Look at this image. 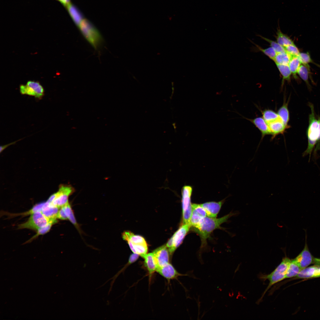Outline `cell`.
<instances>
[{"label":"cell","mask_w":320,"mask_h":320,"mask_svg":"<svg viewBox=\"0 0 320 320\" xmlns=\"http://www.w3.org/2000/svg\"><path fill=\"white\" fill-rule=\"evenodd\" d=\"M308 105L311 108V113L309 115V125L306 132L308 145L303 156L309 155V161L312 153H313L314 159H316L318 152L320 150V116L316 115L312 103L308 102Z\"/></svg>","instance_id":"1"},{"label":"cell","mask_w":320,"mask_h":320,"mask_svg":"<svg viewBox=\"0 0 320 320\" xmlns=\"http://www.w3.org/2000/svg\"><path fill=\"white\" fill-rule=\"evenodd\" d=\"M232 215L229 214L218 218L206 216L201 220L194 229L201 237L202 244L206 243L207 239L213 231L226 222Z\"/></svg>","instance_id":"2"},{"label":"cell","mask_w":320,"mask_h":320,"mask_svg":"<svg viewBox=\"0 0 320 320\" xmlns=\"http://www.w3.org/2000/svg\"><path fill=\"white\" fill-rule=\"evenodd\" d=\"M83 36L95 49H97L103 39L97 29L89 21L84 19L78 27Z\"/></svg>","instance_id":"3"},{"label":"cell","mask_w":320,"mask_h":320,"mask_svg":"<svg viewBox=\"0 0 320 320\" xmlns=\"http://www.w3.org/2000/svg\"><path fill=\"white\" fill-rule=\"evenodd\" d=\"M291 261V260L288 257L284 258L272 272L262 277L263 279H268L269 282L263 296L272 286L286 279V273Z\"/></svg>","instance_id":"4"},{"label":"cell","mask_w":320,"mask_h":320,"mask_svg":"<svg viewBox=\"0 0 320 320\" xmlns=\"http://www.w3.org/2000/svg\"><path fill=\"white\" fill-rule=\"evenodd\" d=\"M192 187L189 185L184 186L182 189L183 224L189 223L192 211L191 196Z\"/></svg>","instance_id":"5"},{"label":"cell","mask_w":320,"mask_h":320,"mask_svg":"<svg viewBox=\"0 0 320 320\" xmlns=\"http://www.w3.org/2000/svg\"><path fill=\"white\" fill-rule=\"evenodd\" d=\"M52 219L47 217L41 212H36L31 215L26 222L18 225V228H27L37 231L46 225Z\"/></svg>","instance_id":"6"},{"label":"cell","mask_w":320,"mask_h":320,"mask_svg":"<svg viewBox=\"0 0 320 320\" xmlns=\"http://www.w3.org/2000/svg\"><path fill=\"white\" fill-rule=\"evenodd\" d=\"M191 227L190 223L183 224L168 240L166 245L170 255L181 244Z\"/></svg>","instance_id":"7"},{"label":"cell","mask_w":320,"mask_h":320,"mask_svg":"<svg viewBox=\"0 0 320 320\" xmlns=\"http://www.w3.org/2000/svg\"><path fill=\"white\" fill-rule=\"evenodd\" d=\"M20 91L22 95L34 96L41 99L44 95V89L42 86L38 81H28L25 85L21 84L20 86Z\"/></svg>","instance_id":"8"},{"label":"cell","mask_w":320,"mask_h":320,"mask_svg":"<svg viewBox=\"0 0 320 320\" xmlns=\"http://www.w3.org/2000/svg\"><path fill=\"white\" fill-rule=\"evenodd\" d=\"M73 192V188L71 186L68 185H61L58 191L56 193L55 198L51 204L55 206L61 208L68 202L69 197Z\"/></svg>","instance_id":"9"},{"label":"cell","mask_w":320,"mask_h":320,"mask_svg":"<svg viewBox=\"0 0 320 320\" xmlns=\"http://www.w3.org/2000/svg\"><path fill=\"white\" fill-rule=\"evenodd\" d=\"M313 258L306 244L303 250L293 260L303 269L313 263Z\"/></svg>","instance_id":"10"},{"label":"cell","mask_w":320,"mask_h":320,"mask_svg":"<svg viewBox=\"0 0 320 320\" xmlns=\"http://www.w3.org/2000/svg\"><path fill=\"white\" fill-rule=\"evenodd\" d=\"M192 211L190 223L194 228L199 224L201 220L207 216L206 212L201 204H192Z\"/></svg>","instance_id":"11"},{"label":"cell","mask_w":320,"mask_h":320,"mask_svg":"<svg viewBox=\"0 0 320 320\" xmlns=\"http://www.w3.org/2000/svg\"><path fill=\"white\" fill-rule=\"evenodd\" d=\"M156 272L164 277L169 280L176 279L179 276L186 275L178 272L169 263L158 267Z\"/></svg>","instance_id":"12"},{"label":"cell","mask_w":320,"mask_h":320,"mask_svg":"<svg viewBox=\"0 0 320 320\" xmlns=\"http://www.w3.org/2000/svg\"><path fill=\"white\" fill-rule=\"evenodd\" d=\"M158 267L163 266L169 263V252L166 245H163L153 252Z\"/></svg>","instance_id":"13"},{"label":"cell","mask_w":320,"mask_h":320,"mask_svg":"<svg viewBox=\"0 0 320 320\" xmlns=\"http://www.w3.org/2000/svg\"><path fill=\"white\" fill-rule=\"evenodd\" d=\"M122 236L123 239L127 242L130 248L138 245L147 244L142 236L135 235L129 231H124L122 234Z\"/></svg>","instance_id":"14"},{"label":"cell","mask_w":320,"mask_h":320,"mask_svg":"<svg viewBox=\"0 0 320 320\" xmlns=\"http://www.w3.org/2000/svg\"><path fill=\"white\" fill-rule=\"evenodd\" d=\"M223 201H211L201 204L205 210L207 216L215 217L221 208Z\"/></svg>","instance_id":"15"},{"label":"cell","mask_w":320,"mask_h":320,"mask_svg":"<svg viewBox=\"0 0 320 320\" xmlns=\"http://www.w3.org/2000/svg\"><path fill=\"white\" fill-rule=\"evenodd\" d=\"M268 124L271 132L272 138L284 133L285 131L289 127V126L286 125L279 117Z\"/></svg>","instance_id":"16"},{"label":"cell","mask_w":320,"mask_h":320,"mask_svg":"<svg viewBox=\"0 0 320 320\" xmlns=\"http://www.w3.org/2000/svg\"><path fill=\"white\" fill-rule=\"evenodd\" d=\"M258 128L261 133V140L266 135H271L268 125L263 117H257L254 119H248Z\"/></svg>","instance_id":"17"},{"label":"cell","mask_w":320,"mask_h":320,"mask_svg":"<svg viewBox=\"0 0 320 320\" xmlns=\"http://www.w3.org/2000/svg\"><path fill=\"white\" fill-rule=\"evenodd\" d=\"M143 258L144 259V265L149 275L156 271L158 265L153 253H147Z\"/></svg>","instance_id":"18"},{"label":"cell","mask_w":320,"mask_h":320,"mask_svg":"<svg viewBox=\"0 0 320 320\" xmlns=\"http://www.w3.org/2000/svg\"><path fill=\"white\" fill-rule=\"evenodd\" d=\"M60 208L46 201L41 212L49 219H57V215Z\"/></svg>","instance_id":"19"},{"label":"cell","mask_w":320,"mask_h":320,"mask_svg":"<svg viewBox=\"0 0 320 320\" xmlns=\"http://www.w3.org/2000/svg\"><path fill=\"white\" fill-rule=\"evenodd\" d=\"M66 7L73 21L76 25L79 27L84 19L82 14L78 9L72 4H70Z\"/></svg>","instance_id":"20"},{"label":"cell","mask_w":320,"mask_h":320,"mask_svg":"<svg viewBox=\"0 0 320 320\" xmlns=\"http://www.w3.org/2000/svg\"><path fill=\"white\" fill-rule=\"evenodd\" d=\"M276 34L277 42L282 46L285 47L294 44L293 41L288 36L281 31L279 26L277 28Z\"/></svg>","instance_id":"21"},{"label":"cell","mask_w":320,"mask_h":320,"mask_svg":"<svg viewBox=\"0 0 320 320\" xmlns=\"http://www.w3.org/2000/svg\"><path fill=\"white\" fill-rule=\"evenodd\" d=\"M288 101L286 102L284 100L282 105L278 109L277 112L279 118L287 126H289L288 124L289 120V114L288 108Z\"/></svg>","instance_id":"22"},{"label":"cell","mask_w":320,"mask_h":320,"mask_svg":"<svg viewBox=\"0 0 320 320\" xmlns=\"http://www.w3.org/2000/svg\"><path fill=\"white\" fill-rule=\"evenodd\" d=\"M319 266L314 265L302 269L296 276V278L299 279L314 278Z\"/></svg>","instance_id":"23"},{"label":"cell","mask_w":320,"mask_h":320,"mask_svg":"<svg viewBox=\"0 0 320 320\" xmlns=\"http://www.w3.org/2000/svg\"><path fill=\"white\" fill-rule=\"evenodd\" d=\"M302 270L293 260H291L287 271L286 279L296 277Z\"/></svg>","instance_id":"24"},{"label":"cell","mask_w":320,"mask_h":320,"mask_svg":"<svg viewBox=\"0 0 320 320\" xmlns=\"http://www.w3.org/2000/svg\"><path fill=\"white\" fill-rule=\"evenodd\" d=\"M292 57L286 52L277 53L273 61L276 64L288 65Z\"/></svg>","instance_id":"25"},{"label":"cell","mask_w":320,"mask_h":320,"mask_svg":"<svg viewBox=\"0 0 320 320\" xmlns=\"http://www.w3.org/2000/svg\"><path fill=\"white\" fill-rule=\"evenodd\" d=\"M310 70L309 66H306L303 64H301L299 68L297 73L301 78L306 83L309 89H311V87L308 81Z\"/></svg>","instance_id":"26"},{"label":"cell","mask_w":320,"mask_h":320,"mask_svg":"<svg viewBox=\"0 0 320 320\" xmlns=\"http://www.w3.org/2000/svg\"><path fill=\"white\" fill-rule=\"evenodd\" d=\"M301 64L297 56H292L288 64L291 73L296 79L297 78L296 74Z\"/></svg>","instance_id":"27"},{"label":"cell","mask_w":320,"mask_h":320,"mask_svg":"<svg viewBox=\"0 0 320 320\" xmlns=\"http://www.w3.org/2000/svg\"><path fill=\"white\" fill-rule=\"evenodd\" d=\"M276 64L280 73L282 76V82L285 80L289 81L292 73L288 65Z\"/></svg>","instance_id":"28"},{"label":"cell","mask_w":320,"mask_h":320,"mask_svg":"<svg viewBox=\"0 0 320 320\" xmlns=\"http://www.w3.org/2000/svg\"><path fill=\"white\" fill-rule=\"evenodd\" d=\"M263 118L267 124L278 119L279 117L277 113L269 109H265L262 112Z\"/></svg>","instance_id":"29"},{"label":"cell","mask_w":320,"mask_h":320,"mask_svg":"<svg viewBox=\"0 0 320 320\" xmlns=\"http://www.w3.org/2000/svg\"><path fill=\"white\" fill-rule=\"evenodd\" d=\"M57 219H52L46 225L39 228L37 231L36 234L31 239V240L35 239L40 235H44L48 232L51 229L52 225L57 223Z\"/></svg>","instance_id":"30"},{"label":"cell","mask_w":320,"mask_h":320,"mask_svg":"<svg viewBox=\"0 0 320 320\" xmlns=\"http://www.w3.org/2000/svg\"><path fill=\"white\" fill-rule=\"evenodd\" d=\"M259 36L268 42L270 44L271 47H272L274 49L277 53L284 52H286L284 47L280 45L277 42L272 41L260 35H259Z\"/></svg>","instance_id":"31"},{"label":"cell","mask_w":320,"mask_h":320,"mask_svg":"<svg viewBox=\"0 0 320 320\" xmlns=\"http://www.w3.org/2000/svg\"><path fill=\"white\" fill-rule=\"evenodd\" d=\"M255 44L259 50L273 60H274L277 53L273 48L270 47L267 48L263 49L258 45Z\"/></svg>","instance_id":"32"},{"label":"cell","mask_w":320,"mask_h":320,"mask_svg":"<svg viewBox=\"0 0 320 320\" xmlns=\"http://www.w3.org/2000/svg\"><path fill=\"white\" fill-rule=\"evenodd\" d=\"M45 202H41L36 204L34 205L31 209L28 211L25 212L21 214H20L19 215L23 216H26L29 215H31L37 212H41L45 204Z\"/></svg>","instance_id":"33"},{"label":"cell","mask_w":320,"mask_h":320,"mask_svg":"<svg viewBox=\"0 0 320 320\" xmlns=\"http://www.w3.org/2000/svg\"><path fill=\"white\" fill-rule=\"evenodd\" d=\"M301 64L306 66H309L308 64L312 62L310 55L308 53H300L297 56Z\"/></svg>","instance_id":"34"},{"label":"cell","mask_w":320,"mask_h":320,"mask_svg":"<svg viewBox=\"0 0 320 320\" xmlns=\"http://www.w3.org/2000/svg\"><path fill=\"white\" fill-rule=\"evenodd\" d=\"M284 47L286 52L292 56H297L300 53L298 49L294 44Z\"/></svg>","instance_id":"35"},{"label":"cell","mask_w":320,"mask_h":320,"mask_svg":"<svg viewBox=\"0 0 320 320\" xmlns=\"http://www.w3.org/2000/svg\"><path fill=\"white\" fill-rule=\"evenodd\" d=\"M57 218L62 220L68 219V218L62 207L60 208L57 215Z\"/></svg>","instance_id":"36"},{"label":"cell","mask_w":320,"mask_h":320,"mask_svg":"<svg viewBox=\"0 0 320 320\" xmlns=\"http://www.w3.org/2000/svg\"><path fill=\"white\" fill-rule=\"evenodd\" d=\"M68 219L76 228L79 230V231H80V230H79L80 228L76 219L73 211L68 217Z\"/></svg>","instance_id":"37"},{"label":"cell","mask_w":320,"mask_h":320,"mask_svg":"<svg viewBox=\"0 0 320 320\" xmlns=\"http://www.w3.org/2000/svg\"><path fill=\"white\" fill-rule=\"evenodd\" d=\"M140 255L137 254L133 253L130 256L128 263V265L133 263L136 261L138 259Z\"/></svg>","instance_id":"38"},{"label":"cell","mask_w":320,"mask_h":320,"mask_svg":"<svg viewBox=\"0 0 320 320\" xmlns=\"http://www.w3.org/2000/svg\"><path fill=\"white\" fill-rule=\"evenodd\" d=\"M59 1L66 7L71 4L70 0H60Z\"/></svg>","instance_id":"39"},{"label":"cell","mask_w":320,"mask_h":320,"mask_svg":"<svg viewBox=\"0 0 320 320\" xmlns=\"http://www.w3.org/2000/svg\"><path fill=\"white\" fill-rule=\"evenodd\" d=\"M313 263L314 265L320 266V258H314Z\"/></svg>","instance_id":"40"},{"label":"cell","mask_w":320,"mask_h":320,"mask_svg":"<svg viewBox=\"0 0 320 320\" xmlns=\"http://www.w3.org/2000/svg\"><path fill=\"white\" fill-rule=\"evenodd\" d=\"M320 277V266H319L316 271L315 278Z\"/></svg>","instance_id":"41"},{"label":"cell","mask_w":320,"mask_h":320,"mask_svg":"<svg viewBox=\"0 0 320 320\" xmlns=\"http://www.w3.org/2000/svg\"><path fill=\"white\" fill-rule=\"evenodd\" d=\"M57 0V1H59V0Z\"/></svg>","instance_id":"42"}]
</instances>
